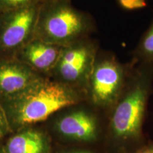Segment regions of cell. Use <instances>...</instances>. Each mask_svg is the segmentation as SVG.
Returning <instances> with one entry per match:
<instances>
[{"mask_svg":"<svg viewBox=\"0 0 153 153\" xmlns=\"http://www.w3.org/2000/svg\"><path fill=\"white\" fill-rule=\"evenodd\" d=\"M133 59L153 65V22L139 41Z\"/></svg>","mask_w":153,"mask_h":153,"instance_id":"cell-11","label":"cell"},{"mask_svg":"<svg viewBox=\"0 0 153 153\" xmlns=\"http://www.w3.org/2000/svg\"><path fill=\"white\" fill-rule=\"evenodd\" d=\"M41 4V2L1 14L0 52L17 53L33 39Z\"/></svg>","mask_w":153,"mask_h":153,"instance_id":"cell-6","label":"cell"},{"mask_svg":"<svg viewBox=\"0 0 153 153\" xmlns=\"http://www.w3.org/2000/svg\"><path fill=\"white\" fill-rule=\"evenodd\" d=\"M39 78L37 72L18 60H0V97L11 98Z\"/></svg>","mask_w":153,"mask_h":153,"instance_id":"cell-7","label":"cell"},{"mask_svg":"<svg viewBox=\"0 0 153 153\" xmlns=\"http://www.w3.org/2000/svg\"><path fill=\"white\" fill-rule=\"evenodd\" d=\"M10 128L11 126L9 124L5 111L4 108L0 106V139L2 138L8 133Z\"/></svg>","mask_w":153,"mask_h":153,"instance_id":"cell-13","label":"cell"},{"mask_svg":"<svg viewBox=\"0 0 153 153\" xmlns=\"http://www.w3.org/2000/svg\"><path fill=\"white\" fill-rule=\"evenodd\" d=\"M3 150L5 153H51V145L43 132L26 129L9 137Z\"/></svg>","mask_w":153,"mask_h":153,"instance_id":"cell-10","label":"cell"},{"mask_svg":"<svg viewBox=\"0 0 153 153\" xmlns=\"http://www.w3.org/2000/svg\"><path fill=\"white\" fill-rule=\"evenodd\" d=\"M98 54V44L87 38L63 48L53 74L55 80L76 89H87Z\"/></svg>","mask_w":153,"mask_h":153,"instance_id":"cell-5","label":"cell"},{"mask_svg":"<svg viewBox=\"0 0 153 153\" xmlns=\"http://www.w3.org/2000/svg\"><path fill=\"white\" fill-rule=\"evenodd\" d=\"M44 0H0V14L41 3Z\"/></svg>","mask_w":153,"mask_h":153,"instance_id":"cell-12","label":"cell"},{"mask_svg":"<svg viewBox=\"0 0 153 153\" xmlns=\"http://www.w3.org/2000/svg\"><path fill=\"white\" fill-rule=\"evenodd\" d=\"M133 60L134 65L110 118L112 133L120 139L135 138L140 135L153 80V65Z\"/></svg>","mask_w":153,"mask_h":153,"instance_id":"cell-2","label":"cell"},{"mask_svg":"<svg viewBox=\"0 0 153 153\" xmlns=\"http://www.w3.org/2000/svg\"><path fill=\"white\" fill-rule=\"evenodd\" d=\"M134 65L121 63L112 53L97 54L87 91L91 102L102 108L114 106L123 91Z\"/></svg>","mask_w":153,"mask_h":153,"instance_id":"cell-4","label":"cell"},{"mask_svg":"<svg viewBox=\"0 0 153 153\" xmlns=\"http://www.w3.org/2000/svg\"><path fill=\"white\" fill-rule=\"evenodd\" d=\"M0 153H5L3 149H0Z\"/></svg>","mask_w":153,"mask_h":153,"instance_id":"cell-16","label":"cell"},{"mask_svg":"<svg viewBox=\"0 0 153 153\" xmlns=\"http://www.w3.org/2000/svg\"><path fill=\"white\" fill-rule=\"evenodd\" d=\"M93 29L90 17L74 8L70 0H44L33 38L65 47L87 38Z\"/></svg>","mask_w":153,"mask_h":153,"instance_id":"cell-3","label":"cell"},{"mask_svg":"<svg viewBox=\"0 0 153 153\" xmlns=\"http://www.w3.org/2000/svg\"><path fill=\"white\" fill-rule=\"evenodd\" d=\"M136 153H153V145L143 149V150L138 151Z\"/></svg>","mask_w":153,"mask_h":153,"instance_id":"cell-14","label":"cell"},{"mask_svg":"<svg viewBox=\"0 0 153 153\" xmlns=\"http://www.w3.org/2000/svg\"><path fill=\"white\" fill-rule=\"evenodd\" d=\"M82 90L57 80L39 78L22 92L6 99L9 124L23 128L46 120L57 111L81 100Z\"/></svg>","mask_w":153,"mask_h":153,"instance_id":"cell-1","label":"cell"},{"mask_svg":"<svg viewBox=\"0 0 153 153\" xmlns=\"http://www.w3.org/2000/svg\"><path fill=\"white\" fill-rule=\"evenodd\" d=\"M57 131L64 137L79 141L95 140L98 133L97 117L85 110H75L57 120Z\"/></svg>","mask_w":153,"mask_h":153,"instance_id":"cell-9","label":"cell"},{"mask_svg":"<svg viewBox=\"0 0 153 153\" xmlns=\"http://www.w3.org/2000/svg\"><path fill=\"white\" fill-rule=\"evenodd\" d=\"M69 153H91V152H89V151H76V152H72Z\"/></svg>","mask_w":153,"mask_h":153,"instance_id":"cell-15","label":"cell"},{"mask_svg":"<svg viewBox=\"0 0 153 153\" xmlns=\"http://www.w3.org/2000/svg\"><path fill=\"white\" fill-rule=\"evenodd\" d=\"M63 48L33 38L17 52V60L36 72H53Z\"/></svg>","mask_w":153,"mask_h":153,"instance_id":"cell-8","label":"cell"}]
</instances>
